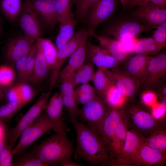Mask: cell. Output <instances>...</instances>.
<instances>
[{"label":"cell","instance_id":"1","mask_svg":"<svg viewBox=\"0 0 166 166\" xmlns=\"http://www.w3.org/2000/svg\"><path fill=\"white\" fill-rule=\"evenodd\" d=\"M71 121L76 134L75 159L83 160L90 165H107L109 157V150L97 130L77 119Z\"/></svg>","mask_w":166,"mask_h":166},{"label":"cell","instance_id":"2","mask_svg":"<svg viewBox=\"0 0 166 166\" xmlns=\"http://www.w3.org/2000/svg\"><path fill=\"white\" fill-rule=\"evenodd\" d=\"M67 132L56 133L34 146L32 152L46 166L61 165L72 160L74 153L73 141L68 137Z\"/></svg>","mask_w":166,"mask_h":166},{"label":"cell","instance_id":"3","mask_svg":"<svg viewBox=\"0 0 166 166\" xmlns=\"http://www.w3.org/2000/svg\"><path fill=\"white\" fill-rule=\"evenodd\" d=\"M53 125L45 113L42 112L22 132L12 150L14 155L23 152L45 133L53 129Z\"/></svg>","mask_w":166,"mask_h":166},{"label":"cell","instance_id":"4","mask_svg":"<svg viewBox=\"0 0 166 166\" xmlns=\"http://www.w3.org/2000/svg\"><path fill=\"white\" fill-rule=\"evenodd\" d=\"M51 91L43 92L34 105L23 116L15 126L10 131L9 144L13 148L22 132L45 109Z\"/></svg>","mask_w":166,"mask_h":166},{"label":"cell","instance_id":"5","mask_svg":"<svg viewBox=\"0 0 166 166\" xmlns=\"http://www.w3.org/2000/svg\"><path fill=\"white\" fill-rule=\"evenodd\" d=\"M152 29L135 19H120L107 26L103 30V34L104 36L120 41L127 38L136 36Z\"/></svg>","mask_w":166,"mask_h":166},{"label":"cell","instance_id":"6","mask_svg":"<svg viewBox=\"0 0 166 166\" xmlns=\"http://www.w3.org/2000/svg\"><path fill=\"white\" fill-rule=\"evenodd\" d=\"M145 137L136 130L127 129L125 140L121 154L111 165L132 166L133 161L144 143Z\"/></svg>","mask_w":166,"mask_h":166},{"label":"cell","instance_id":"7","mask_svg":"<svg viewBox=\"0 0 166 166\" xmlns=\"http://www.w3.org/2000/svg\"><path fill=\"white\" fill-rule=\"evenodd\" d=\"M36 42L24 34L9 38L3 50V57L6 63L13 66L17 60L30 51Z\"/></svg>","mask_w":166,"mask_h":166},{"label":"cell","instance_id":"8","mask_svg":"<svg viewBox=\"0 0 166 166\" xmlns=\"http://www.w3.org/2000/svg\"><path fill=\"white\" fill-rule=\"evenodd\" d=\"M109 107L103 98L97 96L83 105L79 109V116L89 128L96 130L105 117Z\"/></svg>","mask_w":166,"mask_h":166},{"label":"cell","instance_id":"9","mask_svg":"<svg viewBox=\"0 0 166 166\" xmlns=\"http://www.w3.org/2000/svg\"><path fill=\"white\" fill-rule=\"evenodd\" d=\"M132 17L144 25L156 28L166 22V9L149 2L138 6L133 12Z\"/></svg>","mask_w":166,"mask_h":166},{"label":"cell","instance_id":"10","mask_svg":"<svg viewBox=\"0 0 166 166\" xmlns=\"http://www.w3.org/2000/svg\"><path fill=\"white\" fill-rule=\"evenodd\" d=\"M18 19L24 35L35 41L42 38V23L26 0Z\"/></svg>","mask_w":166,"mask_h":166},{"label":"cell","instance_id":"11","mask_svg":"<svg viewBox=\"0 0 166 166\" xmlns=\"http://www.w3.org/2000/svg\"><path fill=\"white\" fill-rule=\"evenodd\" d=\"M117 4V0H98L95 2L85 15L88 30L94 32L99 25L113 14Z\"/></svg>","mask_w":166,"mask_h":166},{"label":"cell","instance_id":"12","mask_svg":"<svg viewBox=\"0 0 166 166\" xmlns=\"http://www.w3.org/2000/svg\"><path fill=\"white\" fill-rule=\"evenodd\" d=\"M124 112L122 107L109 108L106 114L97 129L98 134L108 149Z\"/></svg>","mask_w":166,"mask_h":166},{"label":"cell","instance_id":"13","mask_svg":"<svg viewBox=\"0 0 166 166\" xmlns=\"http://www.w3.org/2000/svg\"><path fill=\"white\" fill-rule=\"evenodd\" d=\"M127 117L128 121H131L133 128L145 137V135L149 136L157 130L163 129L158 120L145 111L136 110L132 113L129 117Z\"/></svg>","mask_w":166,"mask_h":166},{"label":"cell","instance_id":"14","mask_svg":"<svg viewBox=\"0 0 166 166\" xmlns=\"http://www.w3.org/2000/svg\"><path fill=\"white\" fill-rule=\"evenodd\" d=\"M113 83L125 95L126 98L133 96L140 85V82L126 72L117 69L104 71Z\"/></svg>","mask_w":166,"mask_h":166},{"label":"cell","instance_id":"15","mask_svg":"<svg viewBox=\"0 0 166 166\" xmlns=\"http://www.w3.org/2000/svg\"><path fill=\"white\" fill-rule=\"evenodd\" d=\"M166 54L152 57L149 61L145 77L141 83L145 87L155 86L166 75Z\"/></svg>","mask_w":166,"mask_h":166},{"label":"cell","instance_id":"16","mask_svg":"<svg viewBox=\"0 0 166 166\" xmlns=\"http://www.w3.org/2000/svg\"><path fill=\"white\" fill-rule=\"evenodd\" d=\"M39 17L42 23L53 27L57 22L56 0H26Z\"/></svg>","mask_w":166,"mask_h":166},{"label":"cell","instance_id":"17","mask_svg":"<svg viewBox=\"0 0 166 166\" xmlns=\"http://www.w3.org/2000/svg\"><path fill=\"white\" fill-rule=\"evenodd\" d=\"M37 50L36 42L30 51L15 62L14 66L16 73L15 84L30 83Z\"/></svg>","mask_w":166,"mask_h":166},{"label":"cell","instance_id":"18","mask_svg":"<svg viewBox=\"0 0 166 166\" xmlns=\"http://www.w3.org/2000/svg\"><path fill=\"white\" fill-rule=\"evenodd\" d=\"M64 104L62 96L55 93L46 105L45 113L53 125V130L56 132L68 131L62 118Z\"/></svg>","mask_w":166,"mask_h":166},{"label":"cell","instance_id":"19","mask_svg":"<svg viewBox=\"0 0 166 166\" xmlns=\"http://www.w3.org/2000/svg\"><path fill=\"white\" fill-rule=\"evenodd\" d=\"M88 37L85 38L78 49L69 57L66 66L61 70L58 78L61 82L70 79L74 73L85 63L86 58Z\"/></svg>","mask_w":166,"mask_h":166},{"label":"cell","instance_id":"20","mask_svg":"<svg viewBox=\"0 0 166 166\" xmlns=\"http://www.w3.org/2000/svg\"><path fill=\"white\" fill-rule=\"evenodd\" d=\"M165 152L153 148L144 143L132 166L162 165L166 161Z\"/></svg>","mask_w":166,"mask_h":166},{"label":"cell","instance_id":"21","mask_svg":"<svg viewBox=\"0 0 166 166\" xmlns=\"http://www.w3.org/2000/svg\"><path fill=\"white\" fill-rule=\"evenodd\" d=\"M128 125L127 116L124 111L109 148V157L107 165H111L113 162L121 154L125 140Z\"/></svg>","mask_w":166,"mask_h":166},{"label":"cell","instance_id":"22","mask_svg":"<svg viewBox=\"0 0 166 166\" xmlns=\"http://www.w3.org/2000/svg\"><path fill=\"white\" fill-rule=\"evenodd\" d=\"M87 31L89 35L92 36L97 39L100 46L120 62L126 58L128 54L119 41L108 36L99 35L96 34L94 32Z\"/></svg>","mask_w":166,"mask_h":166},{"label":"cell","instance_id":"23","mask_svg":"<svg viewBox=\"0 0 166 166\" xmlns=\"http://www.w3.org/2000/svg\"><path fill=\"white\" fill-rule=\"evenodd\" d=\"M37 50L34 69L30 83L36 86L40 85L47 77L51 69L48 65L43 56L42 48L38 40L36 41Z\"/></svg>","mask_w":166,"mask_h":166},{"label":"cell","instance_id":"24","mask_svg":"<svg viewBox=\"0 0 166 166\" xmlns=\"http://www.w3.org/2000/svg\"><path fill=\"white\" fill-rule=\"evenodd\" d=\"M152 57L140 54L132 57L127 63L126 72L141 84L146 75L148 63Z\"/></svg>","mask_w":166,"mask_h":166},{"label":"cell","instance_id":"25","mask_svg":"<svg viewBox=\"0 0 166 166\" xmlns=\"http://www.w3.org/2000/svg\"><path fill=\"white\" fill-rule=\"evenodd\" d=\"M23 3L22 0H0V11L8 20L13 22L18 18Z\"/></svg>","mask_w":166,"mask_h":166},{"label":"cell","instance_id":"26","mask_svg":"<svg viewBox=\"0 0 166 166\" xmlns=\"http://www.w3.org/2000/svg\"><path fill=\"white\" fill-rule=\"evenodd\" d=\"M76 21L73 17L59 24V31L55 40L58 49L64 46L73 36Z\"/></svg>","mask_w":166,"mask_h":166},{"label":"cell","instance_id":"27","mask_svg":"<svg viewBox=\"0 0 166 166\" xmlns=\"http://www.w3.org/2000/svg\"><path fill=\"white\" fill-rule=\"evenodd\" d=\"M165 46L156 43L151 37L138 38L134 53L148 56L156 53Z\"/></svg>","mask_w":166,"mask_h":166},{"label":"cell","instance_id":"28","mask_svg":"<svg viewBox=\"0 0 166 166\" xmlns=\"http://www.w3.org/2000/svg\"><path fill=\"white\" fill-rule=\"evenodd\" d=\"M103 95L107 106L112 108L122 107L127 98L114 84L109 86Z\"/></svg>","mask_w":166,"mask_h":166},{"label":"cell","instance_id":"29","mask_svg":"<svg viewBox=\"0 0 166 166\" xmlns=\"http://www.w3.org/2000/svg\"><path fill=\"white\" fill-rule=\"evenodd\" d=\"M108 52L101 46L87 42L86 58L88 61L96 66L99 69L103 70L102 63Z\"/></svg>","mask_w":166,"mask_h":166},{"label":"cell","instance_id":"30","mask_svg":"<svg viewBox=\"0 0 166 166\" xmlns=\"http://www.w3.org/2000/svg\"><path fill=\"white\" fill-rule=\"evenodd\" d=\"M95 72L94 65L87 61L76 71L70 80L75 86L79 84L89 83L92 81Z\"/></svg>","mask_w":166,"mask_h":166},{"label":"cell","instance_id":"31","mask_svg":"<svg viewBox=\"0 0 166 166\" xmlns=\"http://www.w3.org/2000/svg\"><path fill=\"white\" fill-rule=\"evenodd\" d=\"M16 73L13 66L6 63L0 65V87L4 92L14 85Z\"/></svg>","mask_w":166,"mask_h":166},{"label":"cell","instance_id":"32","mask_svg":"<svg viewBox=\"0 0 166 166\" xmlns=\"http://www.w3.org/2000/svg\"><path fill=\"white\" fill-rule=\"evenodd\" d=\"M37 40L41 46L45 59L51 70L55 63L58 49L56 45L49 39L42 38Z\"/></svg>","mask_w":166,"mask_h":166},{"label":"cell","instance_id":"33","mask_svg":"<svg viewBox=\"0 0 166 166\" xmlns=\"http://www.w3.org/2000/svg\"><path fill=\"white\" fill-rule=\"evenodd\" d=\"M27 103L22 101L8 102L0 106V123H9Z\"/></svg>","mask_w":166,"mask_h":166},{"label":"cell","instance_id":"34","mask_svg":"<svg viewBox=\"0 0 166 166\" xmlns=\"http://www.w3.org/2000/svg\"><path fill=\"white\" fill-rule=\"evenodd\" d=\"M144 143L150 147L164 152L166 151V133L163 129L157 130L147 137Z\"/></svg>","mask_w":166,"mask_h":166},{"label":"cell","instance_id":"35","mask_svg":"<svg viewBox=\"0 0 166 166\" xmlns=\"http://www.w3.org/2000/svg\"><path fill=\"white\" fill-rule=\"evenodd\" d=\"M92 81L97 93L102 95L113 84L105 72L99 69L95 71Z\"/></svg>","mask_w":166,"mask_h":166},{"label":"cell","instance_id":"36","mask_svg":"<svg viewBox=\"0 0 166 166\" xmlns=\"http://www.w3.org/2000/svg\"><path fill=\"white\" fill-rule=\"evenodd\" d=\"M73 0H56L55 7L57 22L59 24L73 17L71 10Z\"/></svg>","mask_w":166,"mask_h":166},{"label":"cell","instance_id":"37","mask_svg":"<svg viewBox=\"0 0 166 166\" xmlns=\"http://www.w3.org/2000/svg\"><path fill=\"white\" fill-rule=\"evenodd\" d=\"M61 96L64 105L70 116L71 120L76 119L79 116V109L76 102L74 91Z\"/></svg>","mask_w":166,"mask_h":166},{"label":"cell","instance_id":"38","mask_svg":"<svg viewBox=\"0 0 166 166\" xmlns=\"http://www.w3.org/2000/svg\"><path fill=\"white\" fill-rule=\"evenodd\" d=\"M13 166H46L41 160L32 152L23 155L14 162Z\"/></svg>","mask_w":166,"mask_h":166},{"label":"cell","instance_id":"39","mask_svg":"<svg viewBox=\"0 0 166 166\" xmlns=\"http://www.w3.org/2000/svg\"><path fill=\"white\" fill-rule=\"evenodd\" d=\"M98 0H73L75 4L76 13L79 18L85 17L90 7Z\"/></svg>","mask_w":166,"mask_h":166},{"label":"cell","instance_id":"40","mask_svg":"<svg viewBox=\"0 0 166 166\" xmlns=\"http://www.w3.org/2000/svg\"><path fill=\"white\" fill-rule=\"evenodd\" d=\"M156 28L151 37L157 43L166 45V22L158 25Z\"/></svg>","mask_w":166,"mask_h":166},{"label":"cell","instance_id":"41","mask_svg":"<svg viewBox=\"0 0 166 166\" xmlns=\"http://www.w3.org/2000/svg\"><path fill=\"white\" fill-rule=\"evenodd\" d=\"M13 148L7 143L0 155V166H12Z\"/></svg>","mask_w":166,"mask_h":166},{"label":"cell","instance_id":"42","mask_svg":"<svg viewBox=\"0 0 166 166\" xmlns=\"http://www.w3.org/2000/svg\"><path fill=\"white\" fill-rule=\"evenodd\" d=\"M17 84L20 92L21 100L27 103L34 95L33 88L27 83Z\"/></svg>","mask_w":166,"mask_h":166},{"label":"cell","instance_id":"43","mask_svg":"<svg viewBox=\"0 0 166 166\" xmlns=\"http://www.w3.org/2000/svg\"><path fill=\"white\" fill-rule=\"evenodd\" d=\"M149 2H152L161 8H166V0H128L126 8L132 9Z\"/></svg>","mask_w":166,"mask_h":166},{"label":"cell","instance_id":"44","mask_svg":"<svg viewBox=\"0 0 166 166\" xmlns=\"http://www.w3.org/2000/svg\"><path fill=\"white\" fill-rule=\"evenodd\" d=\"M4 94L8 102L21 101L19 88L17 84H15L7 89L4 92Z\"/></svg>","mask_w":166,"mask_h":166},{"label":"cell","instance_id":"45","mask_svg":"<svg viewBox=\"0 0 166 166\" xmlns=\"http://www.w3.org/2000/svg\"><path fill=\"white\" fill-rule=\"evenodd\" d=\"M138 38L136 36L127 38L119 41L128 54L134 53Z\"/></svg>","mask_w":166,"mask_h":166},{"label":"cell","instance_id":"46","mask_svg":"<svg viewBox=\"0 0 166 166\" xmlns=\"http://www.w3.org/2000/svg\"><path fill=\"white\" fill-rule=\"evenodd\" d=\"M142 100L145 105L152 106L157 103V97L153 92L148 91L143 93L142 96Z\"/></svg>","mask_w":166,"mask_h":166},{"label":"cell","instance_id":"47","mask_svg":"<svg viewBox=\"0 0 166 166\" xmlns=\"http://www.w3.org/2000/svg\"><path fill=\"white\" fill-rule=\"evenodd\" d=\"M97 93L75 94L77 104L84 105L93 100L97 96Z\"/></svg>","mask_w":166,"mask_h":166},{"label":"cell","instance_id":"48","mask_svg":"<svg viewBox=\"0 0 166 166\" xmlns=\"http://www.w3.org/2000/svg\"><path fill=\"white\" fill-rule=\"evenodd\" d=\"M152 107V115L156 119L159 120L165 115L166 107L160 104L156 103Z\"/></svg>","mask_w":166,"mask_h":166},{"label":"cell","instance_id":"49","mask_svg":"<svg viewBox=\"0 0 166 166\" xmlns=\"http://www.w3.org/2000/svg\"><path fill=\"white\" fill-rule=\"evenodd\" d=\"M60 93L61 95L74 91L75 86L70 79L64 80L61 81Z\"/></svg>","mask_w":166,"mask_h":166},{"label":"cell","instance_id":"50","mask_svg":"<svg viewBox=\"0 0 166 166\" xmlns=\"http://www.w3.org/2000/svg\"><path fill=\"white\" fill-rule=\"evenodd\" d=\"M75 94L91 93L97 92L94 87L89 83L81 84V85L74 89Z\"/></svg>","mask_w":166,"mask_h":166},{"label":"cell","instance_id":"51","mask_svg":"<svg viewBox=\"0 0 166 166\" xmlns=\"http://www.w3.org/2000/svg\"><path fill=\"white\" fill-rule=\"evenodd\" d=\"M7 143V137L6 133L0 137V155Z\"/></svg>","mask_w":166,"mask_h":166},{"label":"cell","instance_id":"52","mask_svg":"<svg viewBox=\"0 0 166 166\" xmlns=\"http://www.w3.org/2000/svg\"><path fill=\"white\" fill-rule=\"evenodd\" d=\"M61 166H81V164L77 163L75 162L69 160L64 163Z\"/></svg>","mask_w":166,"mask_h":166},{"label":"cell","instance_id":"53","mask_svg":"<svg viewBox=\"0 0 166 166\" xmlns=\"http://www.w3.org/2000/svg\"><path fill=\"white\" fill-rule=\"evenodd\" d=\"M6 132L3 126V124L0 123V137Z\"/></svg>","mask_w":166,"mask_h":166},{"label":"cell","instance_id":"54","mask_svg":"<svg viewBox=\"0 0 166 166\" xmlns=\"http://www.w3.org/2000/svg\"><path fill=\"white\" fill-rule=\"evenodd\" d=\"M121 3L123 9L126 8L127 3L128 0H119Z\"/></svg>","mask_w":166,"mask_h":166},{"label":"cell","instance_id":"55","mask_svg":"<svg viewBox=\"0 0 166 166\" xmlns=\"http://www.w3.org/2000/svg\"><path fill=\"white\" fill-rule=\"evenodd\" d=\"M4 97V93L0 87V102L3 100Z\"/></svg>","mask_w":166,"mask_h":166},{"label":"cell","instance_id":"56","mask_svg":"<svg viewBox=\"0 0 166 166\" xmlns=\"http://www.w3.org/2000/svg\"><path fill=\"white\" fill-rule=\"evenodd\" d=\"M3 21L0 15V35L1 34L2 28Z\"/></svg>","mask_w":166,"mask_h":166},{"label":"cell","instance_id":"57","mask_svg":"<svg viewBox=\"0 0 166 166\" xmlns=\"http://www.w3.org/2000/svg\"><path fill=\"white\" fill-rule=\"evenodd\" d=\"M160 104L166 107V99L165 97L163 99Z\"/></svg>","mask_w":166,"mask_h":166},{"label":"cell","instance_id":"58","mask_svg":"<svg viewBox=\"0 0 166 166\" xmlns=\"http://www.w3.org/2000/svg\"><path fill=\"white\" fill-rule=\"evenodd\" d=\"M162 93L164 96L166 97V87H164L162 90Z\"/></svg>","mask_w":166,"mask_h":166}]
</instances>
